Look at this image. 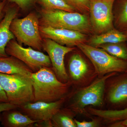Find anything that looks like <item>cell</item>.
<instances>
[{
    "instance_id": "cell-28",
    "label": "cell",
    "mask_w": 127,
    "mask_h": 127,
    "mask_svg": "<svg viewBox=\"0 0 127 127\" xmlns=\"http://www.w3.org/2000/svg\"><path fill=\"white\" fill-rule=\"evenodd\" d=\"M4 102H9L5 93L0 86V103Z\"/></svg>"
},
{
    "instance_id": "cell-2",
    "label": "cell",
    "mask_w": 127,
    "mask_h": 127,
    "mask_svg": "<svg viewBox=\"0 0 127 127\" xmlns=\"http://www.w3.org/2000/svg\"><path fill=\"white\" fill-rule=\"evenodd\" d=\"M41 26L72 30L83 33L91 32L92 26L84 14L57 9L44 8L40 11Z\"/></svg>"
},
{
    "instance_id": "cell-23",
    "label": "cell",
    "mask_w": 127,
    "mask_h": 127,
    "mask_svg": "<svg viewBox=\"0 0 127 127\" xmlns=\"http://www.w3.org/2000/svg\"><path fill=\"white\" fill-rule=\"evenodd\" d=\"M120 5L117 23L119 26L122 27H127V0H122Z\"/></svg>"
},
{
    "instance_id": "cell-26",
    "label": "cell",
    "mask_w": 127,
    "mask_h": 127,
    "mask_svg": "<svg viewBox=\"0 0 127 127\" xmlns=\"http://www.w3.org/2000/svg\"><path fill=\"white\" fill-rule=\"evenodd\" d=\"M18 107L14 104L9 102H4L0 103V113L5 111L11 109H17Z\"/></svg>"
},
{
    "instance_id": "cell-7",
    "label": "cell",
    "mask_w": 127,
    "mask_h": 127,
    "mask_svg": "<svg viewBox=\"0 0 127 127\" xmlns=\"http://www.w3.org/2000/svg\"><path fill=\"white\" fill-rule=\"evenodd\" d=\"M6 52L8 56L14 57L25 63L33 72L42 67L52 66L48 55L30 47H23L14 39L7 44Z\"/></svg>"
},
{
    "instance_id": "cell-30",
    "label": "cell",
    "mask_w": 127,
    "mask_h": 127,
    "mask_svg": "<svg viewBox=\"0 0 127 127\" xmlns=\"http://www.w3.org/2000/svg\"><path fill=\"white\" fill-rule=\"evenodd\" d=\"M1 113H0V124H1Z\"/></svg>"
},
{
    "instance_id": "cell-10",
    "label": "cell",
    "mask_w": 127,
    "mask_h": 127,
    "mask_svg": "<svg viewBox=\"0 0 127 127\" xmlns=\"http://www.w3.org/2000/svg\"><path fill=\"white\" fill-rule=\"evenodd\" d=\"M65 100V97L53 102L36 101L28 103L18 108L23 114L38 122L50 121L55 114L61 109Z\"/></svg>"
},
{
    "instance_id": "cell-6",
    "label": "cell",
    "mask_w": 127,
    "mask_h": 127,
    "mask_svg": "<svg viewBox=\"0 0 127 127\" xmlns=\"http://www.w3.org/2000/svg\"><path fill=\"white\" fill-rule=\"evenodd\" d=\"M116 73H112L100 78L88 87L79 90L73 98L70 106L71 109L78 112L87 106L92 105L100 107L103 104V96L105 84L107 79L115 75Z\"/></svg>"
},
{
    "instance_id": "cell-1",
    "label": "cell",
    "mask_w": 127,
    "mask_h": 127,
    "mask_svg": "<svg viewBox=\"0 0 127 127\" xmlns=\"http://www.w3.org/2000/svg\"><path fill=\"white\" fill-rule=\"evenodd\" d=\"M31 78L34 89L33 102H53L65 97L68 83L59 81L52 68L42 67L32 72Z\"/></svg>"
},
{
    "instance_id": "cell-4",
    "label": "cell",
    "mask_w": 127,
    "mask_h": 127,
    "mask_svg": "<svg viewBox=\"0 0 127 127\" xmlns=\"http://www.w3.org/2000/svg\"><path fill=\"white\" fill-rule=\"evenodd\" d=\"M91 61L101 77L112 73L127 72V61L113 56L102 48L83 43L77 46Z\"/></svg>"
},
{
    "instance_id": "cell-5",
    "label": "cell",
    "mask_w": 127,
    "mask_h": 127,
    "mask_svg": "<svg viewBox=\"0 0 127 127\" xmlns=\"http://www.w3.org/2000/svg\"><path fill=\"white\" fill-rule=\"evenodd\" d=\"M39 26L37 16L31 12L24 18H14L10 29L19 44H24L40 51L43 48Z\"/></svg>"
},
{
    "instance_id": "cell-29",
    "label": "cell",
    "mask_w": 127,
    "mask_h": 127,
    "mask_svg": "<svg viewBox=\"0 0 127 127\" xmlns=\"http://www.w3.org/2000/svg\"><path fill=\"white\" fill-rule=\"evenodd\" d=\"M112 126V127H127V119L122 121L114 122Z\"/></svg>"
},
{
    "instance_id": "cell-12",
    "label": "cell",
    "mask_w": 127,
    "mask_h": 127,
    "mask_svg": "<svg viewBox=\"0 0 127 127\" xmlns=\"http://www.w3.org/2000/svg\"><path fill=\"white\" fill-rule=\"evenodd\" d=\"M17 14V9L15 7H9L5 9L4 16L0 22V57L9 56L6 52V48L9 42L15 39L10 27Z\"/></svg>"
},
{
    "instance_id": "cell-15",
    "label": "cell",
    "mask_w": 127,
    "mask_h": 127,
    "mask_svg": "<svg viewBox=\"0 0 127 127\" xmlns=\"http://www.w3.org/2000/svg\"><path fill=\"white\" fill-rule=\"evenodd\" d=\"M16 109L7 110L1 113V124L2 126L5 127H31L38 122Z\"/></svg>"
},
{
    "instance_id": "cell-3",
    "label": "cell",
    "mask_w": 127,
    "mask_h": 127,
    "mask_svg": "<svg viewBox=\"0 0 127 127\" xmlns=\"http://www.w3.org/2000/svg\"><path fill=\"white\" fill-rule=\"evenodd\" d=\"M0 86L8 102L18 107L34 102V89L31 77L21 74L0 73Z\"/></svg>"
},
{
    "instance_id": "cell-19",
    "label": "cell",
    "mask_w": 127,
    "mask_h": 127,
    "mask_svg": "<svg viewBox=\"0 0 127 127\" xmlns=\"http://www.w3.org/2000/svg\"><path fill=\"white\" fill-rule=\"evenodd\" d=\"M52 127H77L72 112L69 109H59L51 119Z\"/></svg>"
},
{
    "instance_id": "cell-25",
    "label": "cell",
    "mask_w": 127,
    "mask_h": 127,
    "mask_svg": "<svg viewBox=\"0 0 127 127\" xmlns=\"http://www.w3.org/2000/svg\"><path fill=\"white\" fill-rule=\"evenodd\" d=\"M10 2H14L22 9L27 8L32 2V0H8Z\"/></svg>"
},
{
    "instance_id": "cell-13",
    "label": "cell",
    "mask_w": 127,
    "mask_h": 127,
    "mask_svg": "<svg viewBox=\"0 0 127 127\" xmlns=\"http://www.w3.org/2000/svg\"><path fill=\"white\" fill-rule=\"evenodd\" d=\"M108 100L116 106L127 105V72L113 83L108 92Z\"/></svg>"
},
{
    "instance_id": "cell-14",
    "label": "cell",
    "mask_w": 127,
    "mask_h": 127,
    "mask_svg": "<svg viewBox=\"0 0 127 127\" xmlns=\"http://www.w3.org/2000/svg\"><path fill=\"white\" fill-rule=\"evenodd\" d=\"M33 72L26 64L14 57H0V73L19 74L31 77Z\"/></svg>"
},
{
    "instance_id": "cell-8",
    "label": "cell",
    "mask_w": 127,
    "mask_h": 127,
    "mask_svg": "<svg viewBox=\"0 0 127 127\" xmlns=\"http://www.w3.org/2000/svg\"><path fill=\"white\" fill-rule=\"evenodd\" d=\"M116 0H89L90 22L97 34L113 29L112 9Z\"/></svg>"
},
{
    "instance_id": "cell-21",
    "label": "cell",
    "mask_w": 127,
    "mask_h": 127,
    "mask_svg": "<svg viewBox=\"0 0 127 127\" xmlns=\"http://www.w3.org/2000/svg\"><path fill=\"white\" fill-rule=\"evenodd\" d=\"M44 8L47 9H57L65 11L75 12L76 10L68 4L64 0H39Z\"/></svg>"
},
{
    "instance_id": "cell-17",
    "label": "cell",
    "mask_w": 127,
    "mask_h": 127,
    "mask_svg": "<svg viewBox=\"0 0 127 127\" xmlns=\"http://www.w3.org/2000/svg\"><path fill=\"white\" fill-rule=\"evenodd\" d=\"M127 40V34L113 28L91 37L89 40V45L98 47L103 44L124 42Z\"/></svg>"
},
{
    "instance_id": "cell-9",
    "label": "cell",
    "mask_w": 127,
    "mask_h": 127,
    "mask_svg": "<svg viewBox=\"0 0 127 127\" xmlns=\"http://www.w3.org/2000/svg\"><path fill=\"white\" fill-rule=\"evenodd\" d=\"M42 48L49 57L52 69L59 81L68 83L69 77L66 70L64 59L66 54L74 50V48L60 45L51 39L43 38Z\"/></svg>"
},
{
    "instance_id": "cell-16",
    "label": "cell",
    "mask_w": 127,
    "mask_h": 127,
    "mask_svg": "<svg viewBox=\"0 0 127 127\" xmlns=\"http://www.w3.org/2000/svg\"><path fill=\"white\" fill-rule=\"evenodd\" d=\"M69 75L73 81L78 82L87 74L89 66L84 58L77 53L71 56L68 62Z\"/></svg>"
},
{
    "instance_id": "cell-27",
    "label": "cell",
    "mask_w": 127,
    "mask_h": 127,
    "mask_svg": "<svg viewBox=\"0 0 127 127\" xmlns=\"http://www.w3.org/2000/svg\"><path fill=\"white\" fill-rule=\"evenodd\" d=\"M5 6L6 1L5 0L0 2V22L4 16Z\"/></svg>"
},
{
    "instance_id": "cell-20",
    "label": "cell",
    "mask_w": 127,
    "mask_h": 127,
    "mask_svg": "<svg viewBox=\"0 0 127 127\" xmlns=\"http://www.w3.org/2000/svg\"><path fill=\"white\" fill-rule=\"evenodd\" d=\"M112 56L127 61V48L123 42L107 43L98 46Z\"/></svg>"
},
{
    "instance_id": "cell-22",
    "label": "cell",
    "mask_w": 127,
    "mask_h": 127,
    "mask_svg": "<svg viewBox=\"0 0 127 127\" xmlns=\"http://www.w3.org/2000/svg\"><path fill=\"white\" fill-rule=\"evenodd\" d=\"M68 4L73 7L76 11L81 12H89V0H64Z\"/></svg>"
},
{
    "instance_id": "cell-18",
    "label": "cell",
    "mask_w": 127,
    "mask_h": 127,
    "mask_svg": "<svg viewBox=\"0 0 127 127\" xmlns=\"http://www.w3.org/2000/svg\"><path fill=\"white\" fill-rule=\"evenodd\" d=\"M88 111L91 114L109 122H116L127 119V107L123 109L108 110H101L90 108H89Z\"/></svg>"
},
{
    "instance_id": "cell-24",
    "label": "cell",
    "mask_w": 127,
    "mask_h": 127,
    "mask_svg": "<svg viewBox=\"0 0 127 127\" xmlns=\"http://www.w3.org/2000/svg\"><path fill=\"white\" fill-rule=\"evenodd\" d=\"M75 122L77 127H96L99 126V123L96 120L92 121H83L80 122L75 119Z\"/></svg>"
},
{
    "instance_id": "cell-11",
    "label": "cell",
    "mask_w": 127,
    "mask_h": 127,
    "mask_svg": "<svg viewBox=\"0 0 127 127\" xmlns=\"http://www.w3.org/2000/svg\"><path fill=\"white\" fill-rule=\"evenodd\" d=\"M42 37L51 39L62 45L73 47L84 43L87 37L84 33L72 30L39 26Z\"/></svg>"
}]
</instances>
